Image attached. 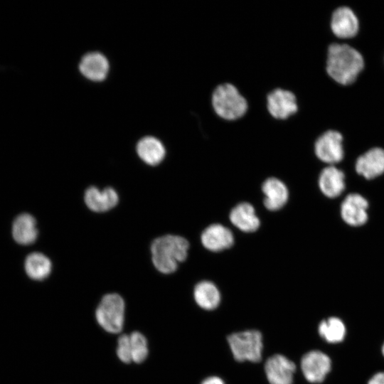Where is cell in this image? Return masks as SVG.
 <instances>
[{"label": "cell", "mask_w": 384, "mask_h": 384, "mask_svg": "<svg viewBox=\"0 0 384 384\" xmlns=\"http://www.w3.org/2000/svg\"><path fill=\"white\" fill-rule=\"evenodd\" d=\"M365 68L361 51L348 43H331L328 45L325 71L331 80L341 86L353 84Z\"/></svg>", "instance_id": "6da1fadb"}, {"label": "cell", "mask_w": 384, "mask_h": 384, "mask_svg": "<svg viewBox=\"0 0 384 384\" xmlns=\"http://www.w3.org/2000/svg\"><path fill=\"white\" fill-rule=\"evenodd\" d=\"M188 250L189 242L182 236L170 234L159 237L151 246L153 264L161 273H173L178 263L186 260Z\"/></svg>", "instance_id": "7a4b0ae2"}, {"label": "cell", "mask_w": 384, "mask_h": 384, "mask_svg": "<svg viewBox=\"0 0 384 384\" xmlns=\"http://www.w3.org/2000/svg\"><path fill=\"white\" fill-rule=\"evenodd\" d=\"M210 103L215 115L227 122H235L243 118L249 109L246 97L230 82L221 83L214 88Z\"/></svg>", "instance_id": "3957f363"}, {"label": "cell", "mask_w": 384, "mask_h": 384, "mask_svg": "<svg viewBox=\"0 0 384 384\" xmlns=\"http://www.w3.org/2000/svg\"><path fill=\"white\" fill-rule=\"evenodd\" d=\"M124 309V302L120 295L105 294L95 311L97 321L106 331L118 334L123 328Z\"/></svg>", "instance_id": "277c9868"}, {"label": "cell", "mask_w": 384, "mask_h": 384, "mask_svg": "<svg viewBox=\"0 0 384 384\" xmlns=\"http://www.w3.org/2000/svg\"><path fill=\"white\" fill-rule=\"evenodd\" d=\"M228 342L236 361L254 363L261 361L262 337L259 331L248 330L232 334L228 336Z\"/></svg>", "instance_id": "5b68a950"}, {"label": "cell", "mask_w": 384, "mask_h": 384, "mask_svg": "<svg viewBox=\"0 0 384 384\" xmlns=\"http://www.w3.org/2000/svg\"><path fill=\"white\" fill-rule=\"evenodd\" d=\"M265 106L270 116L278 121L287 120L299 111V102L295 93L282 87L274 88L267 94Z\"/></svg>", "instance_id": "8992f818"}, {"label": "cell", "mask_w": 384, "mask_h": 384, "mask_svg": "<svg viewBox=\"0 0 384 384\" xmlns=\"http://www.w3.org/2000/svg\"><path fill=\"white\" fill-rule=\"evenodd\" d=\"M343 134L338 130L329 129L315 139L313 144L314 153L319 161L334 165L343 159Z\"/></svg>", "instance_id": "52a82bcc"}, {"label": "cell", "mask_w": 384, "mask_h": 384, "mask_svg": "<svg viewBox=\"0 0 384 384\" xmlns=\"http://www.w3.org/2000/svg\"><path fill=\"white\" fill-rule=\"evenodd\" d=\"M329 29L337 38L350 39L358 33L360 21L355 11L350 6H340L331 12Z\"/></svg>", "instance_id": "ba28073f"}, {"label": "cell", "mask_w": 384, "mask_h": 384, "mask_svg": "<svg viewBox=\"0 0 384 384\" xmlns=\"http://www.w3.org/2000/svg\"><path fill=\"white\" fill-rule=\"evenodd\" d=\"M331 368V361L324 352L314 350L305 353L301 360V369L310 383H319L324 380Z\"/></svg>", "instance_id": "9c48e42d"}, {"label": "cell", "mask_w": 384, "mask_h": 384, "mask_svg": "<svg viewBox=\"0 0 384 384\" xmlns=\"http://www.w3.org/2000/svg\"><path fill=\"white\" fill-rule=\"evenodd\" d=\"M200 240L203 247L213 252L228 250L235 243L231 230L220 223L208 225L202 231Z\"/></svg>", "instance_id": "30bf717a"}, {"label": "cell", "mask_w": 384, "mask_h": 384, "mask_svg": "<svg viewBox=\"0 0 384 384\" xmlns=\"http://www.w3.org/2000/svg\"><path fill=\"white\" fill-rule=\"evenodd\" d=\"M263 205L270 211H277L288 202L289 192L287 185L277 177L266 178L261 186Z\"/></svg>", "instance_id": "8fae6325"}, {"label": "cell", "mask_w": 384, "mask_h": 384, "mask_svg": "<svg viewBox=\"0 0 384 384\" xmlns=\"http://www.w3.org/2000/svg\"><path fill=\"white\" fill-rule=\"evenodd\" d=\"M368 203L361 194H348L341 205V216L351 226H361L368 220Z\"/></svg>", "instance_id": "7c38bea8"}, {"label": "cell", "mask_w": 384, "mask_h": 384, "mask_svg": "<svg viewBox=\"0 0 384 384\" xmlns=\"http://www.w3.org/2000/svg\"><path fill=\"white\" fill-rule=\"evenodd\" d=\"M265 370L270 384H292L296 366L287 357L276 354L267 360Z\"/></svg>", "instance_id": "4fadbf2b"}, {"label": "cell", "mask_w": 384, "mask_h": 384, "mask_svg": "<svg viewBox=\"0 0 384 384\" xmlns=\"http://www.w3.org/2000/svg\"><path fill=\"white\" fill-rule=\"evenodd\" d=\"M356 172L366 179H373L384 173V149L373 147L360 155L356 161Z\"/></svg>", "instance_id": "5bb4252c"}, {"label": "cell", "mask_w": 384, "mask_h": 384, "mask_svg": "<svg viewBox=\"0 0 384 384\" xmlns=\"http://www.w3.org/2000/svg\"><path fill=\"white\" fill-rule=\"evenodd\" d=\"M228 218L233 225L245 233L257 231L261 224L255 207L248 202L236 204L230 210Z\"/></svg>", "instance_id": "9a60e30c"}, {"label": "cell", "mask_w": 384, "mask_h": 384, "mask_svg": "<svg viewBox=\"0 0 384 384\" xmlns=\"http://www.w3.org/2000/svg\"><path fill=\"white\" fill-rule=\"evenodd\" d=\"M318 185L325 196L330 198H336L345 189V175L334 165H329L321 171Z\"/></svg>", "instance_id": "2e32d148"}, {"label": "cell", "mask_w": 384, "mask_h": 384, "mask_svg": "<svg viewBox=\"0 0 384 384\" xmlns=\"http://www.w3.org/2000/svg\"><path fill=\"white\" fill-rule=\"evenodd\" d=\"M86 206L95 212H105L115 207L119 201L116 191L107 187L100 191L97 187L88 188L84 196Z\"/></svg>", "instance_id": "e0dca14e"}, {"label": "cell", "mask_w": 384, "mask_h": 384, "mask_svg": "<svg viewBox=\"0 0 384 384\" xmlns=\"http://www.w3.org/2000/svg\"><path fill=\"white\" fill-rule=\"evenodd\" d=\"M12 236L20 245L33 243L38 237L36 221L33 216L26 213L18 215L12 224Z\"/></svg>", "instance_id": "ac0fdd59"}, {"label": "cell", "mask_w": 384, "mask_h": 384, "mask_svg": "<svg viewBox=\"0 0 384 384\" xmlns=\"http://www.w3.org/2000/svg\"><path fill=\"white\" fill-rule=\"evenodd\" d=\"M80 70L87 78L100 81L105 78L109 63L107 58L100 53H90L85 55L80 63Z\"/></svg>", "instance_id": "d6986e66"}, {"label": "cell", "mask_w": 384, "mask_h": 384, "mask_svg": "<svg viewBox=\"0 0 384 384\" xmlns=\"http://www.w3.org/2000/svg\"><path fill=\"white\" fill-rule=\"evenodd\" d=\"M137 152L142 161L152 166L161 163L166 155L163 144L153 137L142 139L137 145Z\"/></svg>", "instance_id": "ffe728a7"}, {"label": "cell", "mask_w": 384, "mask_h": 384, "mask_svg": "<svg viewBox=\"0 0 384 384\" xmlns=\"http://www.w3.org/2000/svg\"><path fill=\"white\" fill-rule=\"evenodd\" d=\"M193 297L196 304L202 309L213 310L220 302V293L216 285L208 280L197 283L193 289Z\"/></svg>", "instance_id": "44dd1931"}, {"label": "cell", "mask_w": 384, "mask_h": 384, "mask_svg": "<svg viewBox=\"0 0 384 384\" xmlns=\"http://www.w3.org/2000/svg\"><path fill=\"white\" fill-rule=\"evenodd\" d=\"M24 267L30 278L43 280L50 274L52 264L49 258L43 253L33 252L26 257Z\"/></svg>", "instance_id": "7402d4cb"}, {"label": "cell", "mask_w": 384, "mask_h": 384, "mask_svg": "<svg viewBox=\"0 0 384 384\" xmlns=\"http://www.w3.org/2000/svg\"><path fill=\"white\" fill-rule=\"evenodd\" d=\"M318 331L320 336L326 341L338 343L344 340L346 328L340 318L331 316L320 322Z\"/></svg>", "instance_id": "603a6c76"}, {"label": "cell", "mask_w": 384, "mask_h": 384, "mask_svg": "<svg viewBox=\"0 0 384 384\" xmlns=\"http://www.w3.org/2000/svg\"><path fill=\"white\" fill-rule=\"evenodd\" d=\"M132 361L140 363L143 362L148 355L147 341L145 336L139 331H134L129 334Z\"/></svg>", "instance_id": "cb8c5ba5"}, {"label": "cell", "mask_w": 384, "mask_h": 384, "mask_svg": "<svg viewBox=\"0 0 384 384\" xmlns=\"http://www.w3.org/2000/svg\"><path fill=\"white\" fill-rule=\"evenodd\" d=\"M117 354L119 360L125 363L132 361L129 335L122 334L119 337Z\"/></svg>", "instance_id": "d4e9b609"}, {"label": "cell", "mask_w": 384, "mask_h": 384, "mask_svg": "<svg viewBox=\"0 0 384 384\" xmlns=\"http://www.w3.org/2000/svg\"><path fill=\"white\" fill-rule=\"evenodd\" d=\"M368 384H384V372H378L368 380Z\"/></svg>", "instance_id": "484cf974"}, {"label": "cell", "mask_w": 384, "mask_h": 384, "mask_svg": "<svg viewBox=\"0 0 384 384\" xmlns=\"http://www.w3.org/2000/svg\"><path fill=\"white\" fill-rule=\"evenodd\" d=\"M201 384H225L223 380L217 376H211L205 379Z\"/></svg>", "instance_id": "4316f807"}, {"label": "cell", "mask_w": 384, "mask_h": 384, "mask_svg": "<svg viewBox=\"0 0 384 384\" xmlns=\"http://www.w3.org/2000/svg\"><path fill=\"white\" fill-rule=\"evenodd\" d=\"M382 353H383V355L384 356V343H383V345L382 346Z\"/></svg>", "instance_id": "83f0119b"}]
</instances>
